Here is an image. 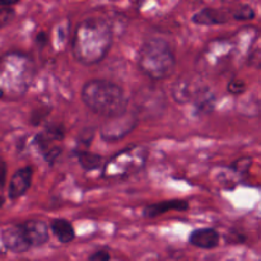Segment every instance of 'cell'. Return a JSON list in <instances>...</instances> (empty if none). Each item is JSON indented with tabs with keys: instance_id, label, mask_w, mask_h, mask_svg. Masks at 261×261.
<instances>
[{
	"instance_id": "cell-22",
	"label": "cell",
	"mask_w": 261,
	"mask_h": 261,
	"mask_svg": "<svg viewBox=\"0 0 261 261\" xmlns=\"http://www.w3.org/2000/svg\"><path fill=\"white\" fill-rule=\"evenodd\" d=\"M250 163H251V160H249V158H244V160L237 161V162L233 165V167L236 168L237 172H245V171L249 170Z\"/></svg>"
},
{
	"instance_id": "cell-10",
	"label": "cell",
	"mask_w": 261,
	"mask_h": 261,
	"mask_svg": "<svg viewBox=\"0 0 261 261\" xmlns=\"http://www.w3.org/2000/svg\"><path fill=\"white\" fill-rule=\"evenodd\" d=\"M232 19L231 12L224 9H216V8H204L193 15V23L199 25H217L224 24Z\"/></svg>"
},
{
	"instance_id": "cell-24",
	"label": "cell",
	"mask_w": 261,
	"mask_h": 261,
	"mask_svg": "<svg viewBox=\"0 0 261 261\" xmlns=\"http://www.w3.org/2000/svg\"><path fill=\"white\" fill-rule=\"evenodd\" d=\"M47 42V36H46L45 32H40L37 36H36V43H37L40 47H43Z\"/></svg>"
},
{
	"instance_id": "cell-11",
	"label": "cell",
	"mask_w": 261,
	"mask_h": 261,
	"mask_svg": "<svg viewBox=\"0 0 261 261\" xmlns=\"http://www.w3.org/2000/svg\"><path fill=\"white\" fill-rule=\"evenodd\" d=\"M221 242V236L218 231L214 228H198L194 229L189 237V244L198 249L203 250H212L217 247Z\"/></svg>"
},
{
	"instance_id": "cell-27",
	"label": "cell",
	"mask_w": 261,
	"mask_h": 261,
	"mask_svg": "<svg viewBox=\"0 0 261 261\" xmlns=\"http://www.w3.org/2000/svg\"><path fill=\"white\" fill-rule=\"evenodd\" d=\"M222 2H231V0H222Z\"/></svg>"
},
{
	"instance_id": "cell-5",
	"label": "cell",
	"mask_w": 261,
	"mask_h": 261,
	"mask_svg": "<svg viewBox=\"0 0 261 261\" xmlns=\"http://www.w3.org/2000/svg\"><path fill=\"white\" fill-rule=\"evenodd\" d=\"M147 148L142 145L125 148L105 162L102 176L107 180H121L142 171L147 165Z\"/></svg>"
},
{
	"instance_id": "cell-13",
	"label": "cell",
	"mask_w": 261,
	"mask_h": 261,
	"mask_svg": "<svg viewBox=\"0 0 261 261\" xmlns=\"http://www.w3.org/2000/svg\"><path fill=\"white\" fill-rule=\"evenodd\" d=\"M51 231L61 244H70L75 239V231H74L73 224L66 219H54L51 222Z\"/></svg>"
},
{
	"instance_id": "cell-14",
	"label": "cell",
	"mask_w": 261,
	"mask_h": 261,
	"mask_svg": "<svg viewBox=\"0 0 261 261\" xmlns=\"http://www.w3.org/2000/svg\"><path fill=\"white\" fill-rule=\"evenodd\" d=\"M194 105L200 114H208L213 110L216 103V96L209 88H199L193 96Z\"/></svg>"
},
{
	"instance_id": "cell-16",
	"label": "cell",
	"mask_w": 261,
	"mask_h": 261,
	"mask_svg": "<svg viewBox=\"0 0 261 261\" xmlns=\"http://www.w3.org/2000/svg\"><path fill=\"white\" fill-rule=\"evenodd\" d=\"M172 97L177 103H186V102L191 101V97L194 96V93H191L190 91V84L186 83L184 81L176 82L172 86Z\"/></svg>"
},
{
	"instance_id": "cell-4",
	"label": "cell",
	"mask_w": 261,
	"mask_h": 261,
	"mask_svg": "<svg viewBox=\"0 0 261 261\" xmlns=\"http://www.w3.org/2000/svg\"><path fill=\"white\" fill-rule=\"evenodd\" d=\"M138 68L153 81L170 78L176 68V58L170 43L163 38H149L138 53Z\"/></svg>"
},
{
	"instance_id": "cell-9",
	"label": "cell",
	"mask_w": 261,
	"mask_h": 261,
	"mask_svg": "<svg viewBox=\"0 0 261 261\" xmlns=\"http://www.w3.org/2000/svg\"><path fill=\"white\" fill-rule=\"evenodd\" d=\"M32 176L33 171L31 167H22L15 171L9 182V188H8V195L12 200L20 198L30 190L31 184H32Z\"/></svg>"
},
{
	"instance_id": "cell-17",
	"label": "cell",
	"mask_w": 261,
	"mask_h": 261,
	"mask_svg": "<svg viewBox=\"0 0 261 261\" xmlns=\"http://www.w3.org/2000/svg\"><path fill=\"white\" fill-rule=\"evenodd\" d=\"M231 15L232 19L234 20H251L256 15V12H255V9L251 5L242 4L237 7L236 9L231 10Z\"/></svg>"
},
{
	"instance_id": "cell-8",
	"label": "cell",
	"mask_w": 261,
	"mask_h": 261,
	"mask_svg": "<svg viewBox=\"0 0 261 261\" xmlns=\"http://www.w3.org/2000/svg\"><path fill=\"white\" fill-rule=\"evenodd\" d=\"M22 228L24 231L25 239L31 247H40L47 244L50 240L48 234V227L45 222L42 221H27L22 224Z\"/></svg>"
},
{
	"instance_id": "cell-25",
	"label": "cell",
	"mask_w": 261,
	"mask_h": 261,
	"mask_svg": "<svg viewBox=\"0 0 261 261\" xmlns=\"http://www.w3.org/2000/svg\"><path fill=\"white\" fill-rule=\"evenodd\" d=\"M19 2L20 0H0V7H13Z\"/></svg>"
},
{
	"instance_id": "cell-3",
	"label": "cell",
	"mask_w": 261,
	"mask_h": 261,
	"mask_svg": "<svg viewBox=\"0 0 261 261\" xmlns=\"http://www.w3.org/2000/svg\"><path fill=\"white\" fill-rule=\"evenodd\" d=\"M82 101L92 112L111 117L127 110V99L119 84L106 79H92L82 88Z\"/></svg>"
},
{
	"instance_id": "cell-26",
	"label": "cell",
	"mask_w": 261,
	"mask_h": 261,
	"mask_svg": "<svg viewBox=\"0 0 261 261\" xmlns=\"http://www.w3.org/2000/svg\"><path fill=\"white\" fill-rule=\"evenodd\" d=\"M4 203H5L4 198H3V195H0V208H2V206L4 205Z\"/></svg>"
},
{
	"instance_id": "cell-15",
	"label": "cell",
	"mask_w": 261,
	"mask_h": 261,
	"mask_svg": "<svg viewBox=\"0 0 261 261\" xmlns=\"http://www.w3.org/2000/svg\"><path fill=\"white\" fill-rule=\"evenodd\" d=\"M76 157H78L81 166L86 171L97 170L102 165V161H103L101 155L97 154V153L89 152V150H78Z\"/></svg>"
},
{
	"instance_id": "cell-1",
	"label": "cell",
	"mask_w": 261,
	"mask_h": 261,
	"mask_svg": "<svg viewBox=\"0 0 261 261\" xmlns=\"http://www.w3.org/2000/svg\"><path fill=\"white\" fill-rule=\"evenodd\" d=\"M112 45V28L103 18H86L76 25L73 54L83 65H94L106 58Z\"/></svg>"
},
{
	"instance_id": "cell-18",
	"label": "cell",
	"mask_w": 261,
	"mask_h": 261,
	"mask_svg": "<svg viewBox=\"0 0 261 261\" xmlns=\"http://www.w3.org/2000/svg\"><path fill=\"white\" fill-rule=\"evenodd\" d=\"M15 17V10L12 7H0V30L9 24Z\"/></svg>"
},
{
	"instance_id": "cell-20",
	"label": "cell",
	"mask_w": 261,
	"mask_h": 261,
	"mask_svg": "<svg viewBox=\"0 0 261 261\" xmlns=\"http://www.w3.org/2000/svg\"><path fill=\"white\" fill-rule=\"evenodd\" d=\"M43 154H45V160H46V162L53 163L54 161L58 160L59 155L61 154V148H58V147L47 148V149H46L45 152H43Z\"/></svg>"
},
{
	"instance_id": "cell-19",
	"label": "cell",
	"mask_w": 261,
	"mask_h": 261,
	"mask_svg": "<svg viewBox=\"0 0 261 261\" xmlns=\"http://www.w3.org/2000/svg\"><path fill=\"white\" fill-rule=\"evenodd\" d=\"M227 89H228L229 93L236 94L237 96V94L244 93L245 89H246V84H245V82L240 81V79H232L227 84Z\"/></svg>"
},
{
	"instance_id": "cell-2",
	"label": "cell",
	"mask_w": 261,
	"mask_h": 261,
	"mask_svg": "<svg viewBox=\"0 0 261 261\" xmlns=\"http://www.w3.org/2000/svg\"><path fill=\"white\" fill-rule=\"evenodd\" d=\"M36 75L35 61L23 53L0 56V99L18 101L30 89Z\"/></svg>"
},
{
	"instance_id": "cell-6",
	"label": "cell",
	"mask_w": 261,
	"mask_h": 261,
	"mask_svg": "<svg viewBox=\"0 0 261 261\" xmlns=\"http://www.w3.org/2000/svg\"><path fill=\"white\" fill-rule=\"evenodd\" d=\"M138 121H139V117L137 114L125 110L121 114L107 117L99 129V135L106 142H117L130 134L137 127Z\"/></svg>"
},
{
	"instance_id": "cell-21",
	"label": "cell",
	"mask_w": 261,
	"mask_h": 261,
	"mask_svg": "<svg viewBox=\"0 0 261 261\" xmlns=\"http://www.w3.org/2000/svg\"><path fill=\"white\" fill-rule=\"evenodd\" d=\"M111 260V255L106 250H98V251L93 252L89 256L88 261H110Z\"/></svg>"
},
{
	"instance_id": "cell-7",
	"label": "cell",
	"mask_w": 261,
	"mask_h": 261,
	"mask_svg": "<svg viewBox=\"0 0 261 261\" xmlns=\"http://www.w3.org/2000/svg\"><path fill=\"white\" fill-rule=\"evenodd\" d=\"M2 242L5 249L14 254H23V252L30 250V244L25 239L24 231L22 228V224H13L7 227L2 231Z\"/></svg>"
},
{
	"instance_id": "cell-23",
	"label": "cell",
	"mask_w": 261,
	"mask_h": 261,
	"mask_svg": "<svg viewBox=\"0 0 261 261\" xmlns=\"http://www.w3.org/2000/svg\"><path fill=\"white\" fill-rule=\"evenodd\" d=\"M5 181H7V163L0 157V186H4Z\"/></svg>"
},
{
	"instance_id": "cell-12",
	"label": "cell",
	"mask_w": 261,
	"mask_h": 261,
	"mask_svg": "<svg viewBox=\"0 0 261 261\" xmlns=\"http://www.w3.org/2000/svg\"><path fill=\"white\" fill-rule=\"evenodd\" d=\"M189 209V203L186 200H181V199H173V200H166L161 201V203H154L149 204L148 206H145L143 214L147 218H155V217H160L162 214L168 213L170 211H188Z\"/></svg>"
}]
</instances>
